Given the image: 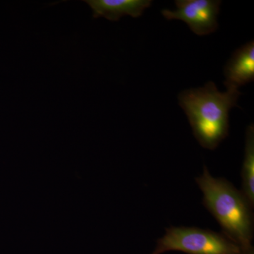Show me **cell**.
Listing matches in <instances>:
<instances>
[{
    "label": "cell",
    "mask_w": 254,
    "mask_h": 254,
    "mask_svg": "<svg viewBox=\"0 0 254 254\" xmlns=\"http://www.w3.org/2000/svg\"><path fill=\"white\" fill-rule=\"evenodd\" d=\"M219 91L213 81L198 88L182 91L179 105L186 114L193 135L202 147L213 150L228 136L229 113L237 106L241 93L237 88L226 87Z\"/></svg>",
    "instance_id": "obj_1"
},
{
    "label": "cell",
    "mask_w": 254,
    "mask_h": 254,
    "mask_svg": "<svg viewBox=\"0 0 254 254\" xmlns=\"http://www.w3.org/2000/svg\"><path fill=\"white\" fill-rule=\"evenodd\" d=\"M219 0H176L177 9L162 10L168 20H180L198 36L210 34L218 28Z\"/></svg>",
    "instance_id": "obj_4"
},
{
    "label": "cell",
    "mask_w": 254,
    "mask_h": 254,
    "mask_svg": "<svg viewBox=\"0 0 254 254\" xmlns=\"http://www.w3.org/2000/svg\"><path fill=\"white\" fill-rule=\"evenodd\" d=\"M195 182L203 192V204L221 227V233L242 250L252 246L254 208L242 190L226 179L214 177L206 166Z\"/></svg>",
    "instance_id": "obj_2"
},
{
    "label": "cell",
    "mask_w": 254,
    "mask_h": 254,
    "mask_svg": "<svg viewBox=\"0 0 254 254\" xmlns=\"http://www.w3.org/2000/svg\"><path fill=\"white\" fill-rule=\"evenodd\" d=\"M242 254H254V249L253 246H250V247L242 250Z\"/></svg>",
    "instance_id": "obj_8"
},
{
    "label": "cell",
    "mask_w": 254,
    "mask_h": 254,
    "mask_svg": "<svg viewBox=\"0 0 254 254\" xmlns=\"http://www.w3.org/2000/svg\"><path fill=\"white\" fill-rule=\"evenodd\" d=\"M226 87L237 88L254 80V42H249L237 49L224 68Z\"/></svg>",
    "instance_id": "obj_5"
},
{
    "label": "cell",
    "mask_w": 254,
    "mask_h": 254,
    "mask_svg": "<svg viewBox=\"0 0 254 254\" xmlns=\"http://www.w3.org/2000/svg\"><path fill=\"white\" fill-rule=\"evenodd\" d=\"M150 254L178 251L187 254H242L240 246L223 234L196 227H170Z\"/></svg>",
    "instance_id": "obj_3"
},
{
    "label": "cell",
    "mask_w": 254,
    "mask_h": 254,
    "mask_svg": "<svg viewBox=\"0 0 254 254\" xmlns=\"http://www.w3.org/2000/svg\"><path fill=\"white\" fill-rule=\"evenodd\" d=\"M242 192L252 207L254 206V127L251 124L247 128L245 158L242 164Z\"/></svg>",
    "instance_id": "obj_7"
},
{
    "label": "cell",
    "mask_w": 254,
    "mask_h": 254,
    "mask_svg": "<svg viewBox=\"0 0 254 254\" xmlns=\"http://www.w3.org/2000/svg\"><path fill=\"white\" fill-rule=\"evenodd\" d=\"M93 11V17H104L118 21L125 16L138 18L151 6V0H86Z\"/></svg>",
    "instance_id": "obj_6"
}]
</instances>
